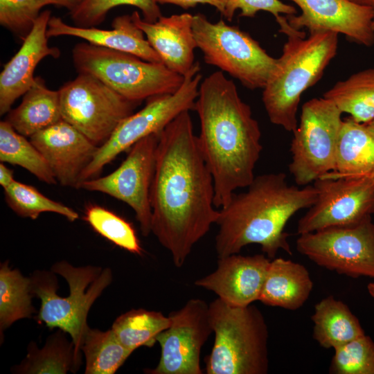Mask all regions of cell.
<instances>
[{"instance_id":"6da1fadb","label":"cell","mask_w":374,"mask_h":374,"mask_svg":"<svg viewBox=\"0 0 374 374\" xmlns=\"http://www.w3.org/2000/svg\"><path fill=\"white\" fill-rule=\"evenodd\" d=\"M214 184L189 111L159 134L151 187L152 233L181 267L193 247L216 223Z\"/></svg>"},{"instance_id":"7a4b0ae2","label":"cell","mask_w":374,"mask_h":374,"mask_svg":"<svg viewBox=\"0 0 374 374\" xmlns=\"http://www.w3.org/2000/svg\"><path fill=\"white\" fill-rule=\"evenodd\" d=\"M195 110L200 121L198 143L214 184V205L226 206L235 190L247 188L262 146L258 121L223 71L201 82Z\"/></svg>"},{"instance_id":"3957f363","label":"cell","mask_w":374,"mask_h":374,"mask_svg":"<svg viewBox=\"0 0 374 374\" xmlns=\"http://www.w3.org/2000/svg\"><path fill=\"white\" fill-rule=\"evenodd\" d=\"M245 192L234 193L220 209L215 240L217 258L239 253L251 244L260 245L269 258L283 249L292 250L285 226L299 211L310 208L317 199L314 186L300 188L288 184L283 172L254 177Z\"/></svg>"},{"instance_id":"277c9868","label":"cell","mask_w":374,"mask_h":374,"mask_svg":"<svg viewBox=\"0 0 374 374\" xmlns=\"http://www.w3.org/2000/svg\"><path fill=\"white\" fill-rule=\"evenodd\" d=\"M280 31L287 37L276 69L262 89V100L271 123L294 132L302 93L316 84L335 57L338 34L305 33L292 28L286 17L276 18Z\"/></svg>"},{"instance_id":"5b68a950","label":"cell","mask_w":374,"mask_h":374,"mask_svg":"<svg viewBox=\"0 0 374 374\" xmlns=\"http://www.w3.org/2000/svg\"><path fill=\"white\" fill-rule=\"evenodd\" d=\"M32 291L41 301L37 321L68 333L81 359V346L89 328L87 316L96 300L109 285V268L74 267L65 260L55 262L51 271H36L30 277Z\"/></svg>"},{"instance_id":"8992f818","label":"cell","mask_w":374,"mask_h":374,"mask_svg":"<svg viewBox=\"0 0 374 374\" xmlns=\"http://www.w3.org/2000/svg\"><path fill=\"white\" fill-rule=\"evenodd\" d=\"M208 312L215 341L206 373H267L269 332L261 311L253 304L232 306L217 298Z\"/></svg>"},{"instance_id":"52a82bcc","label":"cell","mask_w":374,"mask_h":374,"mask_svg":"<svg viewBox=\"0 0 374 374\" xmlns=\"http://www.w3.org/2000/svg\"><path fill=\"white\" fill-rule=\"evenodd\" d=\"M72 58L78 73L91 75L125 98L140 103L154 96L176 92L184 80L161 62H148L88 42L77 44Z\"/></svg>"},{"instance_id":"ba28073f","label":"cell","mask_w":374,"mask_h":374,"mask_svg":"<svg viewBox=\"0 0 374 374\" xmlns=\"http://www.w3.org/2000/svg\"><path fill=\"white\" fill-rule=\"evenodd\" d=\"M193 31L204 62L249 89H263L277 68L278 58L269 55L249 33L223 19L213 23L197 13Z\"/></svg>"},{"instance_id":"9c48e42d","label":"cell","mask_w":374,"mask_h":374,"mask_svg":"<svg viewBox=\"0 0 374 374\" xmlns=\"http://www.w3.org/2000/svg\"><path fill=\"white\" fill-rule=\"evenodd\" d=\"M199 71L197 62L184 76L176 92L148 98L141 110L123 119L109 139L98 147L93 159L83 170L80 182L98 177L103 168L121 152L145 136L159 134L181 112L195 109L202 78Z\"/></svg>"},{"instance_id":"30bf717a","label":"cell","mask_w":374,"mask_h":374,"mask_svg":"<svg viewBox=\"0 0 374 374\" xmlns=\"http://www.w3.org/2000/svg\"><path fill=\"white\" fill-rule=\"evenodd\" d=\"M342 112L330 100L314 98L302 106L293 132L289 170L296 184L305 186L334 171Z\"/></svg>"},{"instance_id":"8fae6325","label":"cell","mask_w":374,"mask_h":374,"mask_svg":"<svg viewBox=\"0 0 374 374\" xmlns=\"http://www.w3.org/2000/svg\"><path fill=\"white\" fill-rule=\"evenodd\" d=\"M58 91L62 119L98 147L141 103L125 98L87 73H78Z\"/></svg>"},{"instance_id":"7c38bea8","label":"cell","mask_w":374,"mask_h":374,"mask_svg":"<svg viewBox=\"0 0 374 374\" xmlns=\"http://www.w3.org/2000/svg\"><path fill=\"white\" fill-rule=\"evenodd\" d=\"M296 249L317 265L350 278H374V223L331 226L300 234Z\"/></svg>"},{"instance_id":"4fadbf2b","label":"cell","mask_w":374,"mask_h":374,"mask_svg":"<svg viewBox=\"0 0 374 374\" xmlns=\"http://www.w3.org/2000/svg\"><path fill=\"white\" fill-rule=\"evenodd\" d=\"M159 134L145 136L132 145L112 173L82 181L77 188L107 194L134 211L143 236L152 233L151 187L154 175Z\"/></svg>"},{"instance_id":"5bb4252c","label":"cell","mask_w":374,"mask_h":374,"mask_svg":"<svg viewBox=\"0 0 374 374\" xmlns=\"http://www.w3.org/2000/svg\"><path fill=\"white\" fill-rule=\"evenodd\" d=\"M313 186L317 199L299 220V235L356 224L374 214V181L368 174L354 177L323 176Z\"/></svg>"},{"instance_id":"9a60e30c","label":"cell","mask_w":374,"mask_h":374,"mask_svg":"<svg viewBox=\"0 0 374 374\" xmlns=\"http://www.w3.org/2000/svg\"><path fill=\"white\" fill-rule=\"evenodd\" d=\"M209 304L191 299L180 309L169 314L170 326L157 337L161 357L157 366L145 370L148 374H202L200 353L213 329Z\"/></svg>"},{"instance_id":"2e32d148","label":"cell","mask_w":374,"mask_h":374,"mask_svg":"<svg viewBox=\"0 0 374 374\" xmlns=\"http://www.w3.org/2000/svg\"><path fill=\"white\" fill-rule=\"evenodd\" d=\"M301 10L286 16L290 26L310 33L334 32L367 47L374 45V9L349 0H290Z\"/></svg>"},{"instance_id":"e0dca14e","label":"cell","mask_w":374,"mask_h":374,"mask_svg":"<svg viewBox=\"0 0 374 374\" xmlns=\"http://www.w3.org/2000/svg\"><path fill=\"white\" fill-rule=\"evenodd\" d=\"M30 141L46 159L57 181L76 188L98 148L63 119L37 132Z\"/></svg>"},{"instance_id":"ac0fdd59","label":"cell","mask_w":374,"mask_h":374,"mask_svg":"<svg viewBox=\"0 0 374 374\" xmlns=\"http://www.w3.org/2000/svg\"><path fill=\"white\" fill-rule=\"evenodd\" d=\"M270 261L265 254L218 258L215 270L195 285L214 292L230 305L245 307L258 301Z\"/></svg>"},{"instance_id":"d6986e66","label":"cell","mask_w":374,"mask_h":374,"mask_svg":"<svg viewBox=\"0 0 374 374\" xmlns=\"http://www.w3.org/2000/svg\"><path fill=\"white\" fill-rule=\"evenodd\" d=\"M51 11H42L15 55L0 73V114L8 113L12 104L24 95L34 82V71L44 57L57 58L60 51L48 44L46 34Z\"/></svg>"},{"instance_id":"ffe728a7","label":"cell","mask_w":374,"mask_h":374,"mask_svg":"<svg viewBox=\"0 0 374 374\" xmlns=\"http://www.w3.org/2000/svg\"><path fill=\"white\" fill-rule=\"evenodd\" d=\"M131 16L163 64L184 77L195 63L194 51L197 46L193 31V15L186 12L161 16L153 23L142 19L138 11Z\"/></svg>"},{"instance_id":"44dd1931","label":"cell","mask_w":374,"mask_h":374,"mask_svg":"<svg viewBox=\"0 0 374 374\" xmlns=\"http://www.w3.org/2000/svg\"><path fill=\"white\" fill-rule=\"evenodd\" d=\"M112 27L110 30H105L95 26H71L60 17L53 16L48 21L46 34L48 38L76 37L93 45L131 53L148 62L163 63L143 32L134 23L131 15L116 17Z\"/></svg>"},{"instance_id":"7402d4cb","label":"cell","mask_w":374,"mask_h":374,"mask_svg":"<svg viewBox=\"0 0 374 374\" xmlns=\"http://www.w3.org/2000/svg\"><path fill=\"white\" fill-rule=\"evenodd\" d=\"M313 282L307 268L283 258L271 260L258 301L266 305L296 310L308 299Z\"/></svg>"},{"instance_id":"603a6c76","label":"cell","mask_w":374,"mask_h":374,"mask_svg":"<svg viewBox=\"0 0 374 374\" xmlns=\"http://www.w3.org/2000/svg\"><path fill=\"white\" fill-rule=\"evenodd\" d=\"M374 169V132L350 116L343 120L337 141L335 168L324 176L354 177Z\"/></svg>"},{"instance_id":"cb8c5ba5","label":"cell","mask_w":374,"mask_h":374,"mask_svg":"<svg viewBox=\"0 0 374 374\" xmlns=\"http://www.w3.org/2000/svg\"><path fill=\"white\" fill-rule=\"evenodd\" d=\"M62 119L59 91L48 89L43 78L35 77L21 104L10 109L6 121L19 134L30 137Z\"/></svg>"},{"instance_id":"d4e9b609","label":"cell","mask_w":374,"mask_h":374,"mask_svg":"<svg viewBox=\"0 0 374 374\" xmlns=\"http://www.w3.org/2000/svg\"><path fill=\"white\" fill-rule=\"evenodd\" d=\"M313 338L323 348L342 346L365 335L359 319L343 301L328 296L314 306Z\"/></svg>"},{"instance_id":"484cf974","label":"cell","mask_w":374,"mask_h":374,"mask_svg":"<svg viewBox=\"0 0 374 374\" xmlns=\"http://www.w3.org/2000/svg\"><path fill=\"white\" fill-rule=\"evenodd\" d=\"M64 331L59 329L46 339L44 347L39 348L30 343L28 354L19 365L12 369L20 374H65L69 371L75 373L81 359L75 355V346L69 341Z\"/></svg>"},{"instance_id":"4316f807","label":"cell","mask_w":374,"mask_h":374,"mask_svg":"<svg viewBox=\"0 0 374 374\" xmlns=\"http://www.w3.org/2000/svg\"><path fill=\"white\" fill-rule=\"evenodd\" d=\"M342 113L366 124L374 119V68L360 71L338 81L323 93Z\"/></svg>"},{"instance_id":"83f0119b","label":"cell","mask_w":374,"mask_h":374,"mask_svg":"<svg viewBox=\"0 0 374 374\" xmlns=\"http://www.w3.org/2000/svg\"><path fill=\"white\" fill-rule=\"evenodd\" d=\"M170 323V317L161 312L132 309L118 317L111 329L120 343L133 352L141 346L152 347Z\"/></svg>"},{"instance_id":"f1b7e54d","label":"cell","mask_w":374,"mask_h":374,"mask_svg":"<svg viewBox=\"0 0 374 374\" xmlns=\"http://www.w3.org/2000/svg\"><path fill=\"white\" fill-rule=\"evenodd\" d=\"M32 283L6 260L0 267V332L17 320L30 318L35 312L32 305Z\"/></svg>"},{"instance_id":"f546056e","label":"cell","mask_w":374,"mask_h":374,"mask_svg":"<svg viewBox=\"0 0 374 374\" xmlns=\"http://www.w3.org/2000/svg\"><path fill=\"white\" fill-rule=\"evenodd\" d=\"M81 351L85 357V374H114L133 353L123 346L109 329L88 328Z\"/></svg>"},{"instance_id":"4dcf8cb0","label":"cell","mask_w":374,"mask_h":374,"mask_svg":"<svg viewBox=\"0 0 374 374\" xmlns=\"http://www.w3.org/2000/svg\"><path fill=\"white\" fill-rule=\"evenodd\" d=\"M0 161L19 166L48 184L57 183L39 150L26 136L16 132L6 120L0 122Z\"/></svg>"},{"instance_id":"1f68e13d","label":"cell","mask_w":374,"mask_h":374,"mask_svg":"<svg viewBox=\"0 0 374 374\" xmlns=\"http://www.w3.org/2000/svg\"><path fill=\"white\" fill-rule=\"evenodd\" d=\"M3 190L7 204L19 216L36 220L40 213L51 212L63 215L70 222L79 217L71 208L49 199L33 186L15 180Z\"/></svg>"},{"instance_id":"d6a6232c","label":"cell","mask_w":374,"mask_h":374,"mask_svg":"<svg viewBox=\"0 0 374 374\" xmlns=\"http://www.w3.org/2000/svg\"><path fill=\"white\" fill-rule=\"evenodd\" d=\"M84 220L114 244L132 253L142 255L143 249L134 227L121 216L104 207L89 204L85 209Z\"/></svg>"},{"instance_id":"836d02e7","label":"cell","mask_w":374,"mask_h":374,"mask_svg":"<svg viewBox=\"0 0 374 374\" xmlns=\"http://www.w3.org/2000/svg\"><path fill=\"white\" fill-rule=\"evenodd\" d=\"M158 4L156 0H84L70 15L75 26L93 27L102 23L112 8L128 5L139 8L143 19L153 23L162 16Z\"/></svg>"},{"instance_id":"e575fe53","label":"cell","mask_w":374,"mask_h":374,"mask_svg":"<svg viewBox=\"0 0 374 374\" xmlns=\"http://www.w3.org/2000/svg\"><path fill=\"white\" fill-rule=\"evenodd\" d=\"M329 373L374 374V341L366 334L335 349Z\"/></svg>"},{"instance_id":"d590c367","label":"cell","mask_w":374,"mask_h":374,"mask_svg":"<svg viewBox=\"0 0 374 374\" xmlns=\"http://www.w3.org/2000/svg\"><path fill=\"white\" fill-rule=\"evenodd\" d=\"M42 8L39 0H0V24L24 39Z\"/></svg>"},{"instance_id":"8d00e7d4","label":"cell","mask_w":374,"mask_h":374,"mask_svg":"<svg viewBox=\"0 0 374 374\" xmlns=\"http://www.w3.org/2000/svg\"><path fill=\"white\" fill-rule=\"evenodd\" d=\"M240 10V17H253L259 11H266L276 18L281 14L288 15H296V9L280 0H229L223 16L231 21L235 12Z\"/></svg>"},{"instance_id":"74e56055","label":"cell","mask_w":374,"mask_h":374,"mask_svg":"<svg viewBox=\"0 0 374 374\" xmlns=\"http://www.w3.org/2000/svg\"><path fill=\"white\" fill-rule=\"evenodd\" d=\"M229 0H156L160 4H173L184 9L194 8L197 4H208L215 7L222 15Z\"/></svg>"},{"instance_id":"f35d334b","label":"cell","mask_w":374,"mask_h":374,"mask_svg":"<svg viewBox=\"0 0 374 374\" xmlns=\"http://www.w3.org/2000/svg\"><path fill=\"white\" fill-rule=\"evenodd\" d=\"M43 7L47 5H55L64 7L69 10V12L75 10L84 0H39Z\"/></svg>"},{"instance_id":"ab89813d","label":"cell","mask_w":374,"mask_h":374,"mask_svg":"<svg viewBox=\"0 0 374 374\" xmlns=\"http://www.w3.org/2000/svg\"><path fill=\"white\" fill-rule=\"evenodd\" d=\"M13 171L3 163L0 164V184L3 188L8 187L14 181Z\"/></svg>"},{"instance_id":"60d3db41","label":"cell","mask_w":374,"mask_h":374,"mask_svg":"<svg viewBox=\"0 0 374 374\" xmlns=\"http://www.w3.org/2000/svg\"><path fill=\"white\" fill-rule=\"evenodd\" d=\"M358 5L369 7L374 9V0H349Z\"/></svg>"},{"instance_id":"b9f144b4","label":"cell","mask_w":374,"mask_h":374,"mask_svg":"<svg viewBox=\"0 0 374 374\" xmlns=\"http://www.w3.org/2000/svg\"><path fill=\"white\" fill-rule=\"evenodd\" d=\"M370 295L374 299V283H371L367 287Z\"/></svg>"},{"instance_id":"7bdbcfd3","label":"cell","mask_w":374,"mask_h":374,"mask_svg":"<svg viewBox=\"0 0 374 374\" xmlns=\"http://www.w3.org/2000/svg\"><path fill=\"white\" fill-rule=\"evenodd\" d=\"M366 125L369 127V129L374 132V119L371 121V122L366 123Z\"/></svg>"},{"instance_id":"ee69618b","label":"cell","mask_w":374,"mask_h":374,"mask_svg":"<svg viewBox=\"0 0 374 374\" xmlns=\"http://www.w3.org/2000/svg\"><path fill=\"white\" fill-rule=\"evenodd\" d=\"M368 175H369L371 176V177L373 179V180L374 181V169L371 172H369Z\"/></svg>"},{"instance_id":"f6af8a7d","label":"cell","mask_w":374,"mask_h":374,"mask_svg":"<svg viewBox=\"0 0 374 374\" xmlns=\"http://www.w3.org/2000/svg\"><path fill=\"white\" fill-rule=\"evenodd\" d=\"M373 28H374V18H373Z\"/></svg>"}]
</instances>
